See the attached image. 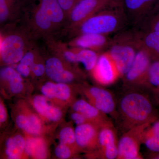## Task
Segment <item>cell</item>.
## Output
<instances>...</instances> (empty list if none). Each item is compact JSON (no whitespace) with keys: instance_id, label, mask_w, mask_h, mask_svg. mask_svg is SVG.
I'll return each mask as SVG.
<instances>
[{"instance_id":"1","label":"cell","mask_w":159,"mask_h":159,"mask_svg":"<svg viewBox=\"0 0 159 159\" xmlns=\"http://www.w3.org/2000/svg\"><path fill=\"white\" fill-rule=\"evenodd\" d=\"M116 120L124 132L128 129L152 122L156 119L151 102L145 94L130 90L120 99L117 107Z\"/></svg>"},{"instance_id":"2","label":"cell","mask_w":159,"mask_h":159,"mask_svg":"<svg viewBox=\"0 0 159 159\" xmlns=\"http://www.w3.org/2000/svg\"><path fill=\"white\" fill-rule=\"evenodd\" d=\"M122 14L116 10H105L92 16L82 23L81 31L83 34H103L117 31L122 25Z\"/></svg>"},{"instance_id":"3","label":"cell","mask_w":159,"mask_h":159,"mask_svg":"<svg viewBox=\"0 0 159 159\" xmlns=\"http://www.w3.org/2000/svg\"><path fill=\"white\" fill-rule=\"evenodd\" d=\"M152 122L138 125L124 132L119 140L117 159H139L140 146L146 129Z\"/></svg>"},{"instance_id":"4","label":"cell","mask_w":159,"mask_h":159,"mask_svg":"<svg viewBox=\"0 0 159 159\" xmlns=\"http://www.w3.org/2000/svg\"><path fill=\"white\" fill-rule=\"evenodd\" d=\"M118 144L119 139L116 130L111 120L99 128L97 148L91 152L93 157L100 159H117Z\"/></svg>"},{"instance_id":"5","label":"cell","mask_w":159,"mask_h":159,"mask_svg":"<svg viewBox=\"0 0 159 159\" xmlns=\"http://www.w3.org/2000/svg\"><path fill=\"white\" fill-rule=\"evenodd\" d=\"M127 40L117 41L108 52L116 64L120 77H124L128 72L140 47L139 42L134 43Z\"/></svg>"},{"instance_id":"6","label":"cell","mask_w":159,"mask_h":159,"mask_svg":"<svg viewBox=\"0 0 159 159\" xmlns=\"http://www.w3.org/2000/svg\"><path fill=\"white\" fill-rule=\"evenodd\" d=\"M152 60L148 51L140 45L132 64L123 77L125 85L131 88L144 84Z\"/></svg>"},{"instance_id":"7","label":"cell","mask_w":159,"mask_h":159,"mask_svg":"<svg viewBox=\"0 0 159 159\" xmlns=\"http://www.w3.org/2000/svg\"><path fill=\"white\" fill-rule=\"evenodd\" d=\"M118 5L114 0H80L70 11L71 20L76 24L83 23L92 16Z\"/></svg>"},{"instance_id":"8","label":"cell","mask_w":159,"mask_h":159,"mask_svg":"<svg viewBox=\"0 0 159 159\" xmlns=\"http://www.w3.org/2000/svg\"><path fill=\"white\" fill-rule=\"evenodd\" d=\"M85 95L96 108L107 116L116 119V102L109 91L99 87L92 86L87 89Z\"/></svg>"},{"instance_id":"9","label":"cell","mask_w":159,"mask_h":159,"mask_svg":"<svg viewBox=\"0 0 159 159\" xmlns=\"http://www.w3.org/2000/svg\"><path fill=\"white\" fill-rule=\"evenodd\" d=\"M92 74L96 81L103 86L112 84L120 77L116 64L108 52L99 55Z\"/></svg>"},{"instance_id":"10","label":"cell","mask_w":159,"mask_h":159,"mask_svg":"<svg viewBox=\"0 0 159 159\" xmlns=\"http://www.w3.org/2000/svg\"><path fill=\"white\" fill-rule=\"evenodd\" d=\"M99 128L90 122L77 125L75 133L77 148L91 152L95 150L98 145Z\"/></svg>"},{"instance_id":"11","label":"cell","mask_w":159,"mask_h":159,"mask_svg":"<svg viewBox=\"0 0 159 159\" xmlns=\"http://www.w3.org/2000/svg\"><path fill=\"white\" fill-rule=\"evenodd\" d=\"M25 42L21 37L11 35L2 43L1 53L2 59L7 64H15L20 62L24 55Z\"/></svg>"},{"instance_id":"12","label":"cell","mask_w":159,"mask_h":159,"mask_svg":"<svg viewBox=\"0 0 159 159\" xmlns=\"http://www.w3.org/2000/svg\"><path fill=\"white\" fill-rule=\"evenodd\" d=\"M72 109L74 111L83 114L90 122L100 127L111 121L108 116L84 99H79L75 101L72 106Z\"/></svg>"},{"instance_id":"13","label":"cell","mask_w":159,"mask_h":159,"mask_svg":"<svg viewBox=\"0 0 159 159\" xmlns=\"http://www.w3.org/2000/svg\"><path fill=\"white\" fill-rule=\"evenodd\" d=\"M45 66L46 74L54 82L68 84L75 80L74 73L66 70L61 61L57 57L49 58L46 61Z\"/></svg>"},{"instance_id":"14","label":"cell","mask_w":159,"mask_h":159,"mask_svg":"<svg viewBox=\"0 0 159 159\" xmlns=\"http://www.w3.org/2000/svg\"><path fill=\"white\" fill-rule=\"evenodd\" d=\"M33 106L40 115L52 122H57L62 117V112L59 108L49 103L48 98L38 95L34 97Z\"/></svg>"},{"instance_id":"15","label":"cell","mask_w":159,"mask_h":159,"mask_svg":"<svg viewBox=\"0 0 159 159\" xmlns=\"http://www.w3.org/2000/svg\"><path fill=\"white\" fill-rule=\"evenodd\" d=\"M18 127L32 135H38L41 132L42 124L39 117L34 114L26 115L21 114L16 119Z\"/></svg>"},{"instance_id":"16","label":"cell","mask_w":159,"mask_h":159,"mask_svg":"<svg viewBox=\"0 0 159 159\" xmlns=\"http://www.w3.org/2000/svg\"><path fill=\"white\" fill-rule=\"evenodd\" d=\"M107 39L103 34H83L77 38L75 42V45L82 49H100L106 46Z\"/></svg>"},{"instance_id":"17","label":"cell","mask_w":159,"mask_h":159,"mask_svg":"<svg viewBox=\"0 0 159 159\" xmlns=\"http://www.w3.org/2000/svg\"><path fill=\"white\" fill-rule=\"evenodd\" d=\"M26 140L20 134L16 135L7 139L5 152L8 158L19 159L25 152Z\"/></svg>"},{"instance_id":"18","label":"cell","mask_w":159,"mask_h":159,"mask_svg":"<svg viewBox=\"0 0 159 159\" xmlns=\"http://www.w3.org/2000/svg\"><path fill=\"white\" fill-rule=\"evenodd\" d=\"M0 77L9 83L10 90L12 93L19 94L24 89L22 77L17 71L7 67L0 71Z\"/></svg>"},{"instance_id":"19","label":"cell","mask_w":159,"mask_h":159,"mask_svg":"<svg viewBox=\"0 0 159 159\" xmlns=\"http://www.w3.org/2000/svg\"><path fill=\"white\" fill-rule=\"evenodd\" d=\"M140 45L148 51L152 60H159V33L151 31L146 34L142 41L139 42Z\"/></svg>"},{"instance_id":"20","label":"cell","mask_w":159,"mask_h":159,"mask_svg":"<svg viewBox=\"0 0 159 159\" xmlns=\"http://www.w3.org/2000/svg\"><path fill=\"white\" fill-rule=\"evenodd\" d=\"M40 7L48 16L52 23H60L63 19L64 10L57 0H42Z\"/></svg>"},{"instance_id":"21","label":"cell","mask_w":159,"mask_h":159,"mask_svg":"<svg viewBox=\"0 0 159 159\" xmlns=\"http://www.w3.org/2000/svg\"><path fill=\"white\" fill-rule=\"evenodd\" d=\"M25 152L36 159H44L47 157L45 144L42 139L32 138L26 140Z\"/></svg>"},{"instance_id":"22","label":"cell","mask_w":159,"mask_h":159,"mask_svg":"<svg viewBox=\"0 0 159 159\" xmlns=\"http://www.w3.org/2000/svg\"><path fill=\"white\" fill-rule=\"evenodd\" d=\"M77 54L78 62L81 63L87 70L92 72L99 57L97 53L91 49H82Z\"/></svg>"},{"instance_id":"23","label":"cell","mask_w":159,"mask_h":159,"mask_svg":"<svg viewBox=\"0 0 159 159\" xmlns=\"http://www.w3.org/2000/svg\"><path fill=\"white\" fill-rule=\"evenodd\" d=\"M155 0H124L125 8L133 15H142Z\"/></svg>"},{"instance_id":"24","label":"cell","mask_w":159,"mask_h":159,"mask_svg":"<svg viewBox=\"0 0 159 159\" xmlns=\"http://www.w3.org/2000/svg\"><path fill=\"white\" fill-rule=\"evenodd\" d=\"M34 56L32 52H27L16 66V71L22 77H27L30 75L31 68L34 64Z\"/></svg>"},{"instance_id":"25","label":"cell","mask_w":159,"mask_h":159,"mask_svg":"<svg viewBox=\"0 0 159 159\" xmlns=\"http://www.w3.org/2000/svg\"><path fill=\"white\" fill-rule=\"evenodd\" d=\"M60 143L68 145L75 148H77L76 142L75 129L70 126H66L60 132Z\"/></svg>"},{"instance_id":"26","label":"cell","mask_w":159,"mask_h":159,"mask_svg":"<svg viewBox=\"0 0 159 159\" xmlns=\"http://www.w3.org/2000/svg\"><path fill=\"white\" fill-rule=\"evenodd\" d=\"M156 89L159 84V60L153 61L148 69L145 83Z\"/></svg>"},{"instance_id":"27","label":"cell","mask_w":159,"mask_h":159,"mask_svg":"<svg viewBox=\"0 0 159 159\" xmlns=\"http://www.w3.org/2000/svg\"><path fill=\"white\" fill-rule=\"evenodd\" d=\"M72 97V90L70 86L66 83H56L55 97L61 101H67Z\"/></svg>"},{"instance_id":"28","label":"cell","mask_w":159,"mask_h":159,"mask_svg":"<svg viewBox=\"0 0 159 159\" xmlns=\"http://www.w3.org/2000/svg\"><path fill=\"white\" fill-rule=\"evenodd\" d=\"M35 20L38 26L43 30L48 29L52 24L48 16L40 7L36 12Z\"/></svg>"},{"instance_id":"29","label":"cell","mask_w":159,"mask_h":159,"mask_svg":"<svg viewBox=\"0 0 159 159\" xmlns=\"http://www.w3.org/2000/svg\"><path fill=\"white\" fill-rule=\"evenodd\" d=\"M76 149L69 145L59 143L55 148V154L58 158L69 159L73 156L74 151Z\"/></svg>"},{"instance_id":"30","label":"cell","mask_w":159,"mask_h":159,"mask_svg":"<svg viewBox=\"0 0 159 159\" xmlns=\"http://www.w3.org/2000/svg\"><path fill=\"white\" fill-rule=\"evenodd\" d=\"M143 143L149 150L153 152H159V139L148 134H144Z\"/></svg>"},{"instance_id":"31","label":"cell","mask_w":159,"mask_h":159,"mask_svg":"<svg viewBox=\"0 0 159 159\" xmlns=\"http://www.w3.org/2000/svg\"><path fill=\"white\" fill-rule=\"evenodd\" d=\"M56 83L48 82L45 84L41 88L43 95L49 99H54L55 97Z\"/></svg>"},{"instance_id":"32","label":"cell","mask_w":159,"mask_h":159,"mask_svg":"<svg viewBox=\"0 0 159 159\" xmlns=\"http://www.w3.org/2000/svg\"><path fill=\"white\" fill-rule=\"evenodd\" d=\"M9 13V0H0V22L5 20Z\"/></svg>"},{"instance_id":"33","label":"cell","mask_w":159,"mask_h":159,"mask_svg":"<svg viewBox=\"0 0 159 159\" xmlns=\"http://www.w3.org/2000/svg\"><path fill=\"white\" fill-rule=\"evenodd\" d=\"M64 11H71L80 0H57Z\"/></svg>"},{"instance_id":"34","label":"cell","mask_w":159,"mask_h":159,"mask_svg":"<svg viewBox=\"0 0 159 159\" xmlns=\"http://www.w3.org/2000/svg\"><path fill=\"white\" fill-rule=\"evenodd\" d=\"M71 119L77 125L90 122L85 116L79 112L74 111V112L71 114Z\"/></svg>"},{"instance_id":"35","label":"cell","mask_w":159,"mask_h":159,"mask_svg":"<svg viewBox=\"0 0 159 159\" xmlns=\"http://www.w3.org/2000/svg\"><path fill=\"white\" fill-rule=\"evenodd\" d=\"M150 125L145 130V133L159 139V120L156 119L153 121L152 125L150 126Z\"/></svg>"},{"instance_id":"36","label":"cell","mask_w":159,"mask_h":159,"mask_svg":"<svg viewBox=\"0 0 159 159\" xmlns=\"http://www.w3.org/2000/svg\"><path fill=\"white\" fill-rule=\"evenodd\" d=\"M31 71L37 77H41L46 72L45 66L42 64L34 63L31 68Z\"/></svg>"},{"instance_id":"37","label":"cell","mask_w":159,"mask_h":159,"mask_svg":"<svg viewBox=\"0 0 159 159\" xmlns=\"http://www.w3.org/2000/svg\"><path fill=\"white\" fill-rule=\"evenodd\" d=\"M65 58L67 61L73 63H78L77 53L71 51H66L64 54Z\"/></svg>"},{"instance_id":"38","label":"cell","mask_w":159,"mask_h":159,"mask_svg":"<svg viewBox=\"0 0 159 159\" xmlns=\"http://www.w3.org/2000/svg\"><path fill=\"white\" fill-rule=\"evenodd\" d=\"M8 118L7 110L5 105L0 99V121L2 123L6 122Z\"/></svg>"},{"instance_id":"39","label":"cell","mask_w":159,"mask_h":159,"mask_svg":"<svg viewBox=\"0 0 159 159\" xmlns=\"http://www.w3.org/2000/svg\"><path fill=\"white\" fill-rule=\"evenodd\" d=\"M151 31H156L159 33V16L154 20Z\"/></svg>"},{"instance_id":"40","label":"cell","mask_w":159,"mask_h":159,"mask_svg":"<svg viewBox=\"0 0 159 159\" xmlns=\"http://www.w3.org/2000/svg\"><path fill=\"white\" fill-rule=\"evenodd\" d=\"M153 157L155 159H159V154L157 155L156 156Z\"/></svg>"},{"instance_id":"41","label":"cell","mask_w":159,"mask_h":159,"mask_svg":"<svg viewBox=\"0 0 159 159\" xmlns=\"http://www.w3.org/2000/svg\"><path fill=\"white\" fill-rule=\"evenodd\" d=\"M1 46H2V43H1V41H0V51H1Z\"/></svg>"},{"instance_id":"42","label":"cell","mask_w":159,"mask_h":159,"mask_svg":"<svg viewBox=\"0 0 159 159\" xmlns=\"http://www.w3.org/2000/svg\"><path fill=\"white\" fill-rule=\"evenodd\" d=\"M2 122H1V121H0V127H1V125H2Z\"/></svg>"},{"instance_id":"43","label":"cell","mask_w":159,"mask_h":159,"mask_svg":"<svg viewBox=\"0 0 159 159\" xmlns=\"http://www.w3.org/2000/svg\"><path fill=\"white\" fill-rule=\"evenodd\" d=\"M114 1H116V2H118V1H117V0H114Z\"/></svg>"}]
</instances>
